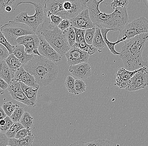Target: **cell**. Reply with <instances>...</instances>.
<instances>
[{"instance_id":"cell-12","label":"cell","mask_w":148,"mask_h":146,"mask_svg":"<svg viewBox=\"0 0 148 146\" xmlns=\"http://www.w3.org/2000/svg\"><path fill=\"white\" fill-rule=\"evenodd\" d=\"M69 65H75L87 62L90 55L86 51L73 45L65 54Z\"/></svg>"},{"instance_id":"cell-48","label":"cell","mask_w":148,"mask_h":146,"mask_svg":"<svg viewBox=\"0 0 148 146\" xmlns=\"http://www.w3.org/2000/svg\"><path fill=\"white\" fill-rule=\"evenodd\" d=\"M97 1H99L100 0H97ZM113 1L114 0H104L103 2L102 3H103L106 4V5H110V3H112Z\"/></svg>"},{"instance_id":"cell-32","label":"cell","mask_w":148,"mask_h":146,"mask_svg":"<svg viewBox=\"0 0 148 146\" xmlns=\"http://www.w3.org/2000/svg\"><path fill=\"white\" fill-rule=\"evenodd\" d=\"M14 122L9 116L0 120V129L1 132L5 133L9 128L13 124Z\"/></svg>"},{"instance_id":"cell-11","label":"cell","mask_w":148,"mask_h":146,"mask_svg":"<svg viewBox=\"0 0 148 146\" xmlns=\"http://www.w3.org/2000/svg\"><path fill=\"white\" fill-rule=\"evenodd\" d=\"M39 39L38 50L40 54L51 61L57 62L62 60V56L51 46L40 34L36 33Z\"/></svg>"},{"instance_id":"cell-27","label":"cell","mask_w":148,"mask_h":146,"mask_svg":"<svg viewBox=\"0 0 148 146\" xmlns=\"http://www.w3.org/2000/svg\"><path fill=\"white\" fill-rule=\"evenodd\" d=\"M39 40L38 37L36 34L25 35L19 37L16 39L17 45H24V44L33 42Z\"/></svg>"},{"instance_id":"cell-37","label":"cell","mask_w":148,"mask_h":146,"mask_svg":"<svg viewBox=\"0 0 148 146\" xmlns=\"http://www.w3.org/2000/svg\"><path fill=\"white\" fill-rule=\"evenodd\" d=\"M74 29L76 34V42L77 43L86 42L85 39L86 30L76 28V27H74Z\"/></svg>"},{"instance_id":"cell-41","label":"cell","mask_w":148,"mask_h":146,"mask_svg":"<svg viewBox=\"0 0 148 146\" xmlns=\"http://www.w3.org/2000/svg\"><path fill=\"white\" fill-rule=\"evenodd\" d=\"M16 0H0V14L5 12V7L7 5L12 6L15 2Z\"/></svg>"},{"instance_id":"cell-52","label":"cell","mask_w":148,"mask_h":146,"mask_svg":"<svg viewBox=\"0 0 148 146\" xmlns=\"http://www.w3.org/2000/svg\"><path fill=\"white\" fill-rule=\"evenodd\" d=\"M1 132V129H0V133Z\"/></svg>"},{"instance_id":"cell-26","label":"cell","mask_w":148,"mask_h":146,"mask_svg":"<svg viewBox=\"0 0 148 146\" xmlns=\"http://www.w3.org/2000/svg\"><path fill=\"white\" fill-rule=\"evenodd\" d=\"M74 45L78 47L80 49L87 52L90 55H92L97 51H99V49L96 47H94L93 45H89L86 42L82 43L75 42Z\"/></svg>"},{"instance_id":"cell-15","label":"cell","mask_w":148,"mask_h":146,"mask_svg":"<svg viewBox=\"0 0 148 146\" xmlns=\"http://www.w3.org/2000/svg\"><path fill=\"white\" fill-rule=\"evenodd\" d=\"M140 69L134 71H128L123 67L119 69L116 75V78L114 86H117L119 88L125 89L130 78L139 71Z\"/></svg>"},{"instance_id":"cell-25","label":"cell","mask_w":148,"mask_h":146,"mask_svg":"<svg viewBox=\"0 0 148 146\" xmlns=\"http://www.w3.org/2000/svg\"><path fill=\"white\" fill-rule=\"evenodd\" d=\"M63 32L69 46L72 47L76 42V34L74 27L71 26Z\"/></svg>"},{"instance_id":"cell-8","label":"cell","mask_w":148,"mask_h":146,"mask_svg":"<svg viewBox=\"0 0 148 146\" xmlns=\"http://www.w3.org/2000/svg\"><path fill=\"white\" fill-rule=\"evenodd\" d=\"M120 32L117 40L120 42H124L139 34L148 33V20L141 16L127 24Z\"/></svg>"},{"instance_id":"cell-14","label":"cell","mask_w":148,"mask_h":146,"mask_svg":"<svg viewBox=\"0 0 148 146\" xmlns=\"http://www.w3.org/2000/svg\"><path fill=\"white\" fill-rule=\"evenodd\" d=\"M69 72L77 78L79 79H86L91 76V66L87 62L81 63L75 65H70Z\"/></svg>"},{"instance_id":"cell-22","label":"cell","mask_w":148,"mask_h":146,"mask_svg":"<svg viewBox=\"0 0 148 146\" xmlns=\"http://www.w3.org/2000/svg\"><path fill=\"white\" fill-rule=\"evenodd\" d=\"M12 72V74L14 76L15 73L23 64L19 60L16 58L13 53H11L5 60Z\"/></svg>"},{"instance_id":"cell-51","label":"cell","mask_w":148,"mask_h":146,"mask_svg":"<svg viewBox=\"0 0 148 146\" xmlns=\"http://www.w3.org/2000/svg\"><path fill=\"white\" fill-rule=\"evenodd\" d=\"M147 60H148V57H147Z\"/></svg>"},{"instance_id":"cell-21","label":"cell","mask_w":148,"mask_h":146,"mask_svg":"<svg viewBox=\"0 0 148 146\" xmlns=\"http://www.w3.org/2000/svg\"><path fill=\"white\" fill-rule=\"evenodd\" d=\"M20 83L23 92L25 94L26 96L34 103V104L36 105L37 94L39 88V86L36 88L35 89H34V87L28 86L22 82H20Z\"/></svg>"},{"instance_id":"cell-50","label":"cell","mask_w":148,"mask_h":146,"mask_svg":"<svg viewBox=\"0 0 148 146\" xmlns=\"http://www.w3.org/2000/svg\"><path fill=\"white\" fill-rule=\"evenodd\" d=\"M143 1L146 7L148 9V0H143Z\"/></svg>"},{"instance_id":"cell-9","label":"cell","mask_w":148,"mask_h":146,"mask_svg":"<svg viewBox=\"0 0 148 146\" xmlns=\"http://www.w3.org/2000/svg\"><path fill=\"white\" fill-rule=\"evenodd\" d=\"M148 85V65L140 68L127 83L125 89L134 91L143 89Z\"/></svg>"},{"instance_id":"cell-33","label":"cell","mask_w":148,"mask_h":146,"mask_svg":"<svg viewBox=\"0 0 148 146\" xmlns=\"http://www.w3.org/2000/svg\"><path fill=\"white\" fill-rule=\"evenodd\" d=\"M39 39L35 40L33 42L24 44L25 51L28 54H33V51L35 50L38 49L39 45Z\"/></svg>"},{"instance_id":"cell-5","label":"cell","mask_w":148,"mask_h":146,"mask_svg":"<svg viewBox=\"0 0 148 146\" xmlns=\"http://www.w3.org/2000/svg\"><path fill=\"white\" fill-rule=\"evenodd\" d=\"M36 33L43 37L62 57L71 48L63 31L58 27L51 25L49 21L44 20L41 28Z\"/></svg>"},{"instance_id":"cell-39","label":"cell","mask_w":148,"mask_h":146,"mask_svg":"<svg viewBox=\"0 0 148 146\" xmlns=\"http://www.w3.org/2000/svg\"><path fill=\"white\" fill-rule=\"evenodd\" d=\"M0 43L3 44V46L7 48L10 54L13 53L14 47L12 46L9 41L6 39V38L5 37L4 35L3 34L1 31L0 30Z\"/></svg>"},{"instance_id":"cell-47","label":"cell","mask_w":148,"mask_h":146,"mask_svg":"<svg viewBox=\"0 0 148 146\" xmlns=\"http://www.w3.org/2000/svg\"><path fill=\"white\" fill-rule=\"evenodd\" d=\"M7 114L5 112L4 110L2 107L0 106V120L5 118L7 116Z\"/></svg>"},{"instance_id":"cell-24","label":"cell","mask_w":148,"mask_h":146,"mask_svg":"<svg viewBox=\"0 0 148 146\" xmlns=\"http://www.w3.org/2000/svg\"><path fill=\"white\" fill-rule=\"evenodd\" d=\"M92 45L99 50L103 49L106 46V43L104 42L103 37L101 28L97 27H96L95 29V35L92 41Z\"/></svg>"},{"instance_id":"cell-42","label":"cell","mask_w":148,"mask_h":146,"mask_svg":"<svg viewBox=\"0 0 148 146\" xmlns=\"http://www.w3.org/2000/svg\"><path fill=\"white\" fill-rule=\"evenodd\" d=\"M49 19H50V21H49L50 23L56 27H58L63 19L62 18L59 16L54 14L51 15Z\"/></svg>"},{"instance_id":"cell-19","label":"cell","mask_w":148,"mask_h":146,"mask_svg":"<svg viewBox=\"0 0 148 146\" xmlns=\"http://www.w3.org/2000/svg\"><path fill=\"white\" fill-rule=\"evenodd\" d=\"M0 77L5 80L9 85L14 78L13 75L5 60H0Z\"/></svg>"},{"instance_id":"cell-45","label":"cell","mask_w":148,"mask_h":146,"mask_svg":"<svg viewBox=\"0 0 148 146\" xmlns=\"http://www.w3.org/2000/svg\"><path fill=\"white\" fill-rule=\"evenodd\" d=\"M9 146V138L5 133H0V146Z\"/></svg>"},{"instance_id":"cell-17","label":"cell","mask_w":148,"mask_h":146,"mask_svg":"<svg viewBox=\"0 0 148 146\" xmlns=\"http://www.w3.org/2000/svg\"><path fill=\"white\" fill-rule=\"evenodd\" d=\"M24 65L33 59L34 54H28L25 51V47L23 45H18L14 47L13 53Z\"/></svg>"},{"instance_id":"cell-34","label":"cell","mask_w":148,"mask_h":146,"mask_svg":"<svg viewBox=\"0 0 148 146\" xmlns=\"http://www.w3.org/2000/svg\"><path fill=\"white\" fill-rule=\"evenodd\" d=\"M17 105V104H14L12 101H9L3 103L2 107L7 116L10 117L16 108Z\"/></svg>"},{"instance_id":"cell-1","label":"cell","mask_w":148,"mask_h":146,"mask_svg":"<svg viewBox=\"0 0 148 146\" xmlns=\"http://www.w3.org/2000/svg\"><path fill=\"white\" fill-rule=\"evenodd\" d=\"M104 0H88L87 3L90 16L95 26L100 28L120 31L128 23V16L126 7H117L112 13L102 12L99 5Z\"/></svg>"},{"instance_id":"cell-10","label":"cell","mask_w":148,"mask_h":146,"mask_svg":"<svg viewBox=\"0 0 148 146\" xmlns=\"http://www.w3.org/2000/svg\"><path fill=\"white\" fill-rule=\"evenodd\" d=\"M9 94L14 99L23 103L30 108H34L36 105L27 97L23 92L20 82L13 79L9 85L8 88Z\"/></svg>"},{"instance_id":"cell-30","label":"cell","mask_w":148,"mask_h":146,"mask_svg":"<svg viewBox=\"0 0 148 146\" xmlns=\"http://www.w3.org/2000/svg\"><path fill=\"white\" fill-rule=\"evenodd\" d=\"M75 79L73 77L68 75L66 77V80L64 83L66 88L69 93L75 94V95H79L77 91L76 90L75 88Z\"/></svg>"},{"instance_id":"cell-2","label":"cell","mask_w":148,"mask_h":146,"mask_svg":"<svg viewBox=\"0 0 148 146\" xmlns=\"http://www.w3.org/2000/svg\"><path fill=\"white\" fill-rule=\"evenodd\" d=\"M148 40V33H147L134 37L130 39L129 42L125 41L119 56L127 70L135 71L148 65L147 62L144 61L142 57Z\"/></svg>"},{"instance_id":"cell-44","label":"cell","mask_w":148,"mask_h":146,"mask_svg":"<svg viewBox=\"0 0 148 146\" xmlns=\"http://www.w3.org/2000/svg\"><path fill=\"white\" fill-rule=\"evenodd\" d=\"M72 26L71 21L69 19H63L62 22L59 24L58 27L62 31H64L66 29L69 28Z\"/></svg>"},{"instance_id":"cell-20","label":"cell","mask_w":148,"mask_h":146,"mask_svg":"<svg viewBox=\"0 0 148 146\" xmlns=\"http://www.w3.org/2000/svg\"><path fill=\"white\" fill-rule=\"evenodd\" d=\"M111 141L104 139H99L92 142H84L83 141H77L70 145L73 146H118Z\"/></svg>"},{"instance_id":"cell-35","label":"cell","mask_w":148,"mask_h":146,"mask_svg":"<svg viewBox=\"0 0 148 146\" xmlns=\"http://www.w3.org/2000/svg\"><path fill=\"white\" fill-rule=\"evenodd\" d=\"M96 27L86 30L85 35V41L89 45H92V41L95 35Z\"/></svg>"},{"instance_id":"cell-13","label":"cell","mask_w":148,"mask_h":146,"mask_svg":"<svg viewBox=\"0 0 148 146\" xmlns=\"http://www.w3.org/2000/svg\"><path fill=\"white\" fill-rule=\"evenodd\" d=\"M70 20L72 26L76 28L86 30L96 27L90 19L88 8Z\"/></svg>"},{"instance_id":"cell-43","label":"cell","mask_w":148,"mask_h":146,"mask_svg":"<svg viewBox=\"0 0 148 146\" xmlns=\"http://www.w3.org/2000/svg\"><path fill=\"white\" fill-rule=\"evenodd\" d=\"M10 54L7 48L0 43V60H5Z\"/></svg>"},{"instance_id":"cell-36","label":"cell","mask_w":148,"mask_h":146,"mask_svg":"<svg viewBox=\"0 0 148 146\" xmlns=\"http://www.w3.org/2000/svg\"><path fill=\"white\" fill-rule=\"evenodd\" d=\"M87 86L86 83L82 79L75 80V88L79 94H81L86 91Z\"/></svg>"},{"instance_id":"cell-6","label":"cell","mask_w":148,"mask_h":146,"mask_svg":"<svg viewBox=\"0 0 148 146\" xmlns=\"http://www.w3.org/2000/svg\"><path fill=\"white\" fill-rule=\"evenodd\" d=\"M23 3H29L34 6L35 10V14L32 16L28 15L27 12H22L17 15L14 19V21L20 22L26 24L31 27L34 32L37 31V28L45 20L44 9L41 3L30 1H21L17 3L14 11L18 5Z\"/></svg>"},{"instance_id":"cell-29","label":"cell","mask_w":148,"mask_h":146,"mask_svg":"<svg viewBox=\"0 0 148 146\" xmlns=\"http://www.w3.org/2000/svg\"><path fill=\"white\" fill-rule=\"evenodd\" d=\"M20 122L25 128H31L34 124V120L30 114L26 112L23 114Z\"/></svg>"},{"instance_id":"cell-7","label":"cell","mask_w":148,"mask_h":146,"mask_svg":"<svg viewBox=\"0 0 148 146\" xmlns=\"http://www.w3.org/2000/svg\"><path fill=\"white\" fill-rule=\"evenodd\" d=\"M0 30L9 43L13 47L18 45L16 39L19 37L36 33L31 27L26 24L15 21H9L2 26Z\"/></svg>"},{"instance_id":"cell-38","label":"cell","mask_w":148,"mask_h":146,"mask_svg":"<svg viewBox=\"0 0 148 146\" xmlns=\"http://www.w3.org/2000/svg\"><path fill=\"white\" fill-rule=\"evenodd\" d=\"M129 3V0H114L110 3V5L114 10L117 7L127 8Z\"/></svg>"},{"instance_id":"cell-53","label":"cell","mask_w":148,"mask_h":146,"mask_svg":"<svg viewBox=\"0 0 148 146\" xmlns=\"http://www.w3.org/2000/svg\"></svg>"},{"instance_id":"cell-4","label":"cell","mask_w":148,"mask_h":146,"mask_svg":"<svg viewBox=\"0 0 148 146\" xmlns=\"http://www.w3.org/2000/svg\"><path fill=\"white\" fill-rule=\"evenodd\" d=\"M88 0H45V19L52 14L57 15L63 19H72L87 9Z\"/></svg>"},{"instance_id":"cell-23","label":"cell","mask_w":148,"mask_h":146,"mask_svg":"<svg viewBox=\"0 0 148 146\" xmlns=\"http://www.w3.org/2000/svg\"><path fill=\"white\" fill-rule=\"evenodd\" d=\"M101 34L102 35L104 42L106 43V46L108 47V49H109L110 52L114 55H120V53L117 52L115 49V46L116 44L120 43V41L117 40L115 42H112L109 41L107 38V33L109 31H112V30L109 29L101 28Z\"/></svg>"},{"instance_id":"cell-40","label":"cell","mask_w":148,"mask_h":146,"mask_svg":"<svg viewBox=\"0 0 148 146\" xmlns=\"http://www.w3.org/2000/svg\"><path fill=\"white\" fill-rule=\"evenodd\" d=\"M32 134L31 128H24L20 129L17 132L15 138L17 139L26 137L29 135Z\"/></svg>"},{"instance_id":"cell-18","label":"cell","mask_w":148,"mask_h":146,"mask_svg":"<svg viewBox=\"0 0 148 146\" xmlns=\"http://www.w3.org/2000/svg\"><path fill=\"white\" fill-rule=\"evenodd\" d=\"M35 137L33 134L21 138H9V146H31L34 141Z\"/></svg>"},{"instance_id":"cell-3","label":"cell","mask_w":148,"mask_h":146,"mask_svg":"<svg viewBox=\"0 0 148 146\" xmlns=\"http://www.w3.org/2000/svg\"><path fill=\"white\" fill-rule=\"evenodd\" d=\"M23 66L34 77L37 84L41 87L48 86L56 80L59 72L56 62L41 55H34L31 60Z\"/></svg>"},{"instance_id":"cell-28","label":"cell","mask_w":148,"mask_h":146,"mask_svg":"<svg viewBox=\"0 0 148 146\" xmlns=\"http://www.w3.org/2000/svg\"><path fill=\"white\" fill-rule=\"evenodd\" d=\"M24 128L25 127L20 122L14 123L5 134L9 138H15L17 132L20 129Z\"/></svg>"},{"instance_id":"cell-31","label":"cell","mask_w":148,"mask_h":146,"mask_svg":"<svg viewBox=\"0 0 148 146\" xmlns=\"http://www.w3.org/2000/svg\"><path fill=\"white\" fill-rule=\"evenodd\" d=\"M25 112L24 109L17 104L16 108L10 116V118L14 123L20 122Z\"/></svg>"},{"instance_id":"cell-16","label":"cell","mask_w":148,"mask_h":146,"mask_svg":"<svg viewBox=\"0 0 148 146\" xmlns=\"http://www.w3.org/2000/svg\"><path fill=\"white\" fill-rule=\"evenodd\" d=\"M13 79L32 87L37 88L39 86L36 82L34 77L25 71L23 66H20L15 73Z\"/></svg>"},{"instance_id":"cell-49","label":"cell","mask_w":148,"mask_h":146,"mask_svg":"<svg viewBox=\"0 0 148 146\" xmlns=\"http://www.w3.org/2000/svg\"><path fill=\"white\" fill-rule=\"evenodd\" d=\"M5 12H11L12 10V6H10V5H7V6H6V7H5Z\"/></svg>"},{"instance_id":"cell-46","label":"cell","mask_w":148,"mask_h":146,"mask_svg":"<svg viewBox=\"0 0 148 146\" xmlns=\"http://www.w3.org/2000/svg\"><path fill=\"white\" fill-rule=\"evenodd\" d=\"M8 83L0 77V94H3L5 90L8 88Z\"/></svg>"}]
</instances>
